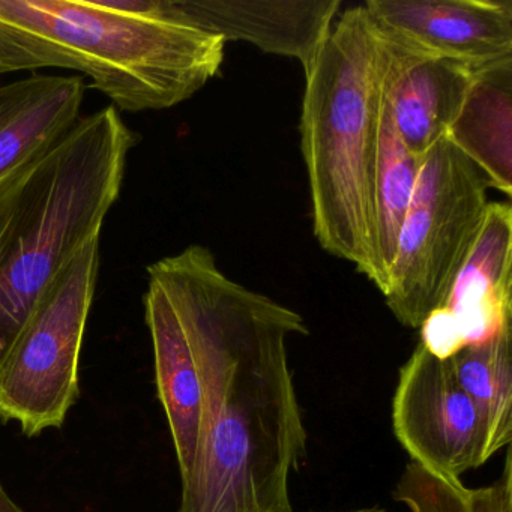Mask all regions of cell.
<instances>
[{
    "instance_id": "cell-1",
    "label": "cell",
    "mask_w": 512,
    "mask_h": 512,
    "mask_svg": "<svg viewBox=\"0 0 512 512\" xmlns=\"http://www.w3.org/2000/svg\"><path fill=\"white\" fill-rule=\"evenodd\" d=\"M172 299L203 389L196 466L175 512H293L290 475L307 454L287 341L298 311L227 277L190 245L146 269Z\"/></svg>"
},
{
    "instance_id": "cell-2",
    "label": "cell",
    "mask_w": 512,
    "mask_h": 512,
    "mask_svg": "<svg viewBox=\"0 0 512 512\" xmlns=\"http://www.w3.org/2000/svg\"><path fill=\"white\" fill-rule=\"evenodd\" d=\"M224 49L170 0H0V50L13 73L77 71L118 112L184 103L217 76Z\"/></svg>"
},
{
    "instance_id": "cell-3",
    "label": "cell",
    "mask_w": 512,
    "mask_h": 512,
    "mask_svg": "<svg viewBox=\"0 0 512 512\" xmlns=\"http://www.w3.org/2000/svg\"><path fill=\"white\" fill-rule=\"evenodd\" d=\"M394 56L364 5L349 8L305 73L299 124L314 236L376 287L374 185Z\"/></svg>"
},
{
    "instance_id": "cell-4",
    "label": "cell",
    "mask_w": 512,
    "mask_h": 512,
    "mask_svg": "<svg viewBox=\"0 0 512 512\" xmlns=\"http://www.w3.org/2000/svg\"><path fill=\"white\" fill-rule=\"evenodd\" d=\"M136 143L107 106L0 184V370L56 275L101 235Z\"/></svg>"
},
{
    "instance_id": "cell-5",
    "label": "cell",
    "mask_w": 512,
    "mask_h": 512,
    "mask_svg": "<svg viewBox=\"0 0 512 512\" xmlns=\"http://www.w3.org/2000/svg\"><path fill=\"white\" fill-rule=\"evenodd\" d=\"M490 182L451 142L424 155L398 236L385 301L410 329L443 307L488 208Z\"/></svg>"
},
{
    "instance_id": "cell-6",
    "label": "cell",
    "mask_w": 512,
    "mask_h": 512,
    "mask_svg": "<svg viewBox=\"0 0 512 512\" xmlns=\"http://www.w3.org/2000/svg\"><path fill=\"white\" fill-rule=\"evenodd\" d=\"M101 235L56 275L0 370V419L28 437L64 427L100 274Z\"/></svg>"
},
{
    "instance_id": "cell-7",
    "label": "cell",
    "mask_w": 512,
    "mask_h": 512,
    "mask_svg": "<svg viewBox=\"0 0 512 512\" xmlns=\"http://www.w3.org/2000/svg\"><path fill=\"white\" fill-rule=\"evenodd\" d=\"M392 427L413 463L443 478L488 463L481 415L448 358L419 343L400 368L392 401Z\"/></svg>"
},
{
    "instance_id": "cell-8",
    "label": "cell",
    "mask_w": 512,
    "mask_h": 512,
    "mask_svg": "<svg viewBox=\"0 0 512 512\" xmlns=\"http://www.w3.org/2000/svg\"><path fill=\"white\" fill-rule=\"evenodd\" d=\"M512 208L490 202L478 238L442 308L421 326V341L439 358L487 340L512 319Z\"/></svg>"
},
{
    "instance_id": "cell-9",
    "label": "cell",
    "mask_w": 512,
    "mask_h": 512,
    "mask_svg": "<svg viewBox=\"0 0 512 512\" xmlns=\"http://www.w3.org/2000/svg\"><path fill=\"white\" fill-rule=\"evenodd\" d=\"M368 17L388 40L418 55L481 70L512 58L511 0H368Z\"/></svg>"
},
{
    "instance_id": "cell-10",
    "label": "cell",
    "mask_w": 512,
    "mask_h": 512,
    "mask_svg": "<svg viewBox=\"0 0 512 512\" xmlns=\"http://www.w3.org/2000/svg\"><path fill=\"white\" fill-rule=\"evenodd\" d=\"M184 19L229 41L313 67L331 35L340 0H170Z\"/></svg>"
},
{
    "instance_id": "cell-11",
    "label": "cell",
    "mask_w": 512,
    "mask_h": 512,
    "mask_svg": "<svg viewBox=\"0 0 512 512\" xmlns=\"http://www.w3.org/2000/svg\"><path fill=\"white\" fill-rule=\"evenodd\" d=\"M154 349L155 382L172 434L181 481L196 466L202 433L203 389L181 317L164 287L148 275L143 296Z\"/></svg>"
},
{
    "instance_id": "cell-12",
    "label": "cell",
    "mask_w": 512,
    "mask_h": 512,
    "mask_svg": "<svg viewBox=\"0 0 512 512\" xmlns=\"http://www.w3.org/2000/svg\"><path fill=\"white\" fill-rule=\"evenodd\" d=\"M391 43L395 56L388 86L389 109L404 145L415 157L424 158L448 134L476 70Z\"/></svg>"
},
{
    "instance_id": "cell-13",
    "label": "cell",
    "mask_w": 512,
    "mask_h": 512,
    "mask_svg": "<svg viewBox=\"0 0 512 512\" xmlns=\"http://www.w3.org/2000/svg\"><path fill=\"white\" fill-rule=\"evenodd\" d=\"M85 77L31 74L0 85V184L62 139L82 116Z\"/></svg>"
},
{
    "instance_id": "cell-14",
    "label": "cell",
    "mask_w": 512,
    "mask_h": 512,
    "mask_svg": "<svg viewBox=\"0 0 512 512\" xmlns=\"http://www.w3.org/2000/svg\"><path fill=\"white\" fill-rule=\"evenodd\" d=\"M505 196L512 194V58L476 71L445 137Z\"/></svg>"
},
{
    "instance_id": "cell-15",
    "label": "cell",
    "mask_w": 512,
    "mask_h": 512,
    "mask_svg": "<svg viewBox=\"0 0 512 512\" xmlns=\"http://www.w3.org/2000/svg\"><path fill=\"white\" fill-rule=\"evenodd\" d=\"M461 388L481 415L485 457L490 461L512 440V328L466 344L449 356Z\"/></svg>"
},
{
    "instance_id": "cell-16",
    "label": "cell",
    "mask_w": 512,
    "mask_h": 512,
    "mask_svg": "<svg viewBox=\"0 0 512 512\" xmlns=\"http://www.w3.org/2000/svg\"><path fill=\"white\" fill-rule=\"evenodd\" d=\"M421 161L422 158L415 157L401 140L392 119L386 92L374 185L376 265L379 274L377 289L382 295L388 289L389 271L397 253L398 236L415 191Z\"/></svg>"
},
{
    "instance_id": "cell-17",
    "label": "cell",
    "mask_w": 512,
    "mask_h": 512,
    "mask_svg": "<svg viewBox=\"0 0 512 512\" xmlns=\"http://www.w3.org/2000/svg\"><path fill=\"white\" fill-rule=\"evenodd\" d=\"M0 512H25L0 482Z\"/></svg>"
},
{
    "instance_id": "cell-18",
    "label": "cell",
    "mask_w": 512,
    "mask_h": 512,
    "mask_svg": "<svg viewBox=\"0 0 512 512\" xmlns=\"http://www.w3.org/2000/svg\"><path fill=\"white\" fill-rule=\"evenodd\" d=\"M7 73H13V70H11L10 62H8L7 56L2 53V50H0V76L2 74Z\"/></svg>"
},
{
    "instance_id": "cell-19",
    "label": "cell",
    "mask_w": 512,
    "mask_h": 512,
    "mask_svg": "<svg viewBox=\"0 0 512 512\" xmlns=\"http://www.w3.org/2000/svg\"><path fill=\"white\" fill-rule=\"evenodd\" d=\"M313 512H386V509L380 506H370V508L349 509V511H313Z\"/></svg>"
}]
</instances>
